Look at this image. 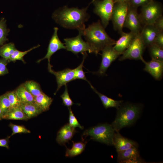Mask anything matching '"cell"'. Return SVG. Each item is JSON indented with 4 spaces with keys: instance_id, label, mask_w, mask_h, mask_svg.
Instances as JSON below:
<instances>
[{
    "instance_id": "1",
    "label": "cell",
    "mask_w": 163,
    "mask_h": 163,
    "mask_svg": "<svg viewBox=\"0 0 163 163\" xmlns=\"http://www.w3.org/2000/svg\"><path fill=\"white\" fill-rule=\"evenodd\" d=\"M88 8L79 9L64 6L55 11L52 18L64 28L83 31L85 28V23L90 17L87 12Z\"/></svg>"
},
{
    "instance_id": "2",
    "label": "cell",
    "mask_w": 163,
    "mask_h": 163,
    "mask_svg": "<svg viewBox=\"0 0 163 163\" xmlns=\"http://www.w3.org/2000/svg\"><path fill=\"white\" fill-rule=\"evenodd\" d=\"M105 29L99 20L89 25L83 31V35L96 55L106 47L115 44L116 41L107 34Z\"/></svg>"
},
{
    "instance_id": "3",
    "label": "cell",
    "mask_w": 163,
    "mask_h": 163,
    "mask_svg": "<svg viewBox=\"0 0 163 163\" xmlns=\"http://www.w3.org/2000/svg\"><path fill=\"white\" fill-rule=\"evenodd\" d=\"M142 108L139 104L122 103L117 109L116 118L111 124L115 132L134 123L140 116Z\"/></svg>"
},
{
    "instance_id": "4",
    "label": "cell",
    "mask_w": 163,
    "mask_h": 163,
    "mask_svg": "<svg viewBox=\"0 0 163 163\" xmlns=\"http://www.w3.org/2000/svg\"><path fill=\"white\" fill-rule=\"evenodd\" d=\"M115 133L111 124L104 123L99 124L86 130L82 136H89L90 139L94 141L108 145H113Z\"/></svg>"
},
{
    "instance_id": "5",
    "label": "cell",
    "mask_w": 163,
    "mask_h": 163,
    "mask_svg": "<svg viewBox=\"0 0 163 163\" xmlns=\"http://www.w3.org/2000/svg\"><path fill=\"white\" fill-rule=\"evenodd\" d=\"M163 8L159 2L152 0L146 5L141 7L139 14L142 24H153L156 20L162 15Z\"/></svg>"
},
{
    "instance_id": "6",
    "label": "cell",
    "mask_w": 163,
    "mask_h": 163,
    "mask_svg": "<svg viewBox=\"0 0 163 163\" xmlns=\"http://www.w3.org/2000/svg\"><path fill=\"white\" fill-rule=\"evenodd\" d=\"M146 46L141 37L140 33L136 35L131 44L122 54L119 60L126 59L140 60Z\"/></svg>"
},
{
    "instance_id": "7",
    "label": "cell",
    "mask_w": 163,
    "mask_h": 163,
    "mask_svg": "<svg viewBox=\"0 0 163 163\" xmlns=\"http://www.w3.org/2000/svg\"><path fill=\"white\" fill-rule=\"evenodd\" d=\"M94 5V12L100 18L104 28L109 24L114 3L113 0H96L91 2Z\"/></svg>"
},
{
    "instance_id": "8",
    "label": "cell",
    "mask_w": 163,
    "mask_h": 163,
    "mask_svg": "<svg viewBox=\"0 0 163 163\" xmlns=\"http://www.w3.org/2000/svg\"><path fill=\"white\" fill-rule=\"evenodd\" d=\"M129 7L128 2H118L114 3L111 20L114 29L120 34L123 32V24Z\"/></svg>"
},
{
    "instance_id": "9",
    "label": "cell",
    "mask_w": 163,
    "mask_h": 163,
    "mask_svg": "<svg viewBox=\"0 0 163 163\" xmlns=\"http://www.w3.org/2000/svg\"><path fill=\"white\" fill-rule=\"evenodd\" d=\"M83 31H79L78 34L75 37L64 39V44L67 50L75 54L79 53L82 54L86 51L89 53H93V50L89 44L82 39Z\"/></svg>"
},
{
    "instance_id": "10",
    "label": "cell",
    "mask_w": 163,
    "mask_h": 163,
    "mask_svg": "<svg viewBox=\"0 0 163 163\" xmlns=\"http://www.w3.org/2000/svg\"><path fill=\"white\" fill-rule=\"evenodd\" d=\"M142 24L137 8L129 5L123 27L128 28L130 32L136 34L140 33L142 28Z\"/></svg>"
},
{
    "instance_id": "11",
    "label": "cell",
    "mask_w": 163,
    "mask_h": 163,
    "mask_svg": "<svg viewBox=\"0 0 163 163\" xmlns=\"http://www.w3.org/2000/svg\"><path fill=\"white\" fill-rule=\"evenodd\" d=\"M102 60L99 70L95 73L103 75L112 63L121 55L114 49L112 46H108L102 51Z\"/></svg>"
},
{
    "instance_id": "12",
    "label": "cell",
    "mask_w": 163,
    "mask_h": 163,
    "mask_svg": "<svg viewBox=\"0 0 163 163\" xmlns=\"http://www.w3.org/2000/svg\"><path fill=\"white\" fill-rule=\"evenodd\" d=\"M58 28H54V33L50 40L47 49V52L45 56L43 58L38 60L37 63H40L45 59L48 60V69L49 71L52 69V66L50 64V59L52 56L58 50L61 49H66L64 43H62L59 39L58 35Z\"/></svg>"
},
{
    "instance_id": "13",
    "label": "cell",
    "mask_w": 163,
    "mask_h": 163,
    "mask_svg": "<svg viewBox=\"0 0 163 163\" xmlns=\"http://www.w3.org/2000/svg\"><path fill=\"white\" fill-rule=\"evenodd\" d=\"M138 146H135L126 150L117 152V160L119 163H143L145 161L140 155Z\"/></svg>"
},
{
    "instance_id": "14",
    "label": "cell",
    "mask_w": 163,
    "mask_h": 163,
    "mask_svg": "<svg viewBox=\"0 0 163 163\" xmlns=\"http://www.w3.org/2000/svg\"><path fill=\"white\" fill-rule=\"evenodd\" d=\"M75 69H72L66 68L62 70L56 72L53 70L49 72L56 77L57 84V88L55 94L62 86L66 85L68 83L75 80Z\"/></svg>"
},
{
    "instance_id": "15",
    "label": "cell",
    "mask_w": 163,
    "mask_h": 163,
    "mask_svg": "<svg viewBox=\"0 0 163 163\" xmlns=\"http://www.w3.org/2000/svg\"><path fill=\"white\" fill-rule=\"evenodd\" d=\"M145 64L144 70L149 73L155 79L159 80L162 77L163 72V61L152 59L145 61L142 57L141 59Z\"/></svg>"
},
{
    "instance_id": "16",
    "label": "cell",
    "mask_w": 163,
    "mask_h": 163,
    "mask_svg": "<svg viewBox=\"0 0 163 163\" xmlns=\"http://www.w3.org/2000/svg\"><path fill=\"white\" fill-rule=\"evenodd\" d=\"M113 145L115 147L117 153L126 150L132 146H138L136 142L122 136L119 132L115 133Z\"/></svg>"
},
{
    "instance_id": "17",
    "label": "cell",
    "mask_w": 163,
    "mask_h": 163,
    "mask_svg": "<svg viewBox=\"0 0 163 163\" xmlns=\"http://www.w3.org/2000/svg\"><path fill=\"white\" fill-rule=\"evenodd\" d=\"M160 31L153 24L144 25L140 34L146 46L154 43L155 38Z\"/></svg>"
},
{
    "instance_id": "18",
    "label": "cell",
    "mask_w": 163,
    "mask_h": 163,
    "mask_svg": "<svg viewBox=\"0 0 163 163\" xmlns=\"http://www.w3.org/2000/svg\"><path fill=\"white\" fill-rule=\"evenodd\" d=\"M120 35L121 37L116 41L113 47L116 51L122 55L128 47L136 34L131 32L128 33L123 32Z\"/></svg>"
},
{
    "instance_id": "19",
    "label": "cell",
    "mask_w": 163,
    "mask_h": 163,
    "mask_svg": "<svg viewBox=\"0 0 163 163\" xmlns=\"http://www.w3.org/2000/svg\"><path fill=\"white\" fill-rule=\"evenodd\" d=\"M76 132L75 128L71 126L69 123H67L58 132L56 141L60 145H65L66 143L71 139Z\"/></svg>"
},
{
    "instance_id": "20",
    "label": "cell",
    "mask_w": 163,
    "mask_h": 163,
    "mask_svg": "<svg viewBox=\"0 0 163 163\" xmlns=\"http://www.w3.org/2000/svg\"><path fill=\"white\" fill-rule=\"evenodd\" d=\"M90 85L91 88L98 95L105 109L115 107L117 109L123 103V101H117L109 98L98 91L91 84Z\"/></svg>"
},
{
    "instance_id": "21",
    "label": "cell",
    "mask_w": 163,
    "mask_h": 163,
    "mask_svg": "<svg viewBox=\"0 0 163 163\" xmlns=\"http://www.w3.org/2000/svg\"><path fill=\"white\" fill-rule=\"evenodd\" d=\"M53 99L43 92L34 97V103L42 112L48 110Z\"/></svg>"
},
{
    "instance_id": "22",
    "label": "cell",
    "mask_w": 163,
    "mask_h": 163,
    "mask_svg": "<svg viewBox=\"0 0 163 163\" xmlns=\"http://www.w3.org/2000/svg\"><path fill=\"white\" fill-rule=\"evenodd\" d=\"M2 119L27 120L29 118L20 107L11 108L3 116Z\"/></svg>"
},
{
    "instance_id": "23",
    "label": "cell",
    "mask_w": 163,
    "mask_h": 163,
    "mask_svg": "<svg viewBox=\"0 0 163 163\" xmlns=\"http://www.w3.org/2000/svg\"><path fill=\"white\" fill-rule=\"evenodd\" d=\"M21 107L29 119L37 116L43 112L35 103H22Z\"/></svg>"
},
{
    "instance_id": "24",
    "label": "cell",
    "mask_w": 163,
    "mask_h": 163,
    "mask_svg": "<svg viewBox=\"0 0 163 163\" xmlns=\"http://www.w3.org/2000/svg\"><path fill=\"white\" fill-rule=\"evenodd\" d=\"M14 91L22 103H34V97L26 89L23 84Z\"/></svg>"
},
{
    "instance_id": "25",
    "label": "cell",
    "mask_w": 163,
    "mask_h": 163,
    "mask_svg": "<svg viewBox=\"0 0 163 163\" xmlns=\"http://www.w3.org/2000/svg\"><path fill=\"white\" fill-rule=\"evenodd\" d=\"M73 143L72 147L71 149L66 147L65 156L72 157L81 154L85 148L86 142H80Z\"/></svg>"
},
{
    "instance_id": "26",
    "label": "cell",
    "mask_w": 163,
    "mask_h": 163,
    "mask_svg": "<svg viewBox=\"0 0 163 163\" xmlns=\"http://www.w3.org/2000/svg\"><path fill=\"white\" fill-rule=\"evenodd\" d=\"M22 84L26 89L34 97L43 92L40 85L34 81H27Z\"/></svg>"
},
{
    "instance_id": "27",
    "label": "cell",
    "mask_w": 163,
    "mask_h": 163,
    "mask_svg": "<svg viewBox=\"0 0 163 163\" xmlns=\"http://www.w3.org/2000/svg\"><path fill=\"white\" fill-rule=\"evenodd\" d=\"M152 59L163 61V48L153 43L148 46Z\"/></svg>"
},
{
    "instance_id": "28",
    "label": "cell",
    "mask_w": 163,
    "mask_h": 163,
    "mask_svg": "<svg viewBox=\"0 0 163 163\" xmlns=\"http://www.w3.org/2000/svg\"><path fill=\"white\" fill-rule=\"evenodd\" d=\"M16 49L13 43H10L3 45L0 47V56L9 61L11 56Z\"/></svg>"
},
{
    "instance_id": "29",
    "label": "cell",
    "mask_w": 163,
    "mask_h": 163,
    "mask_svg": "<svg viewBox=\"0 0 163 163\" xmlns=\"http://www.w3.org/2000/svg\"><path fill=\"white\" fill-rule=\"evenodd\" d=\"M40 46V45L38 44L37 46H34L30 49L24 51H21L16 49L11 56L9 60V62H14L17 60H19L21 61L23 63H25L26 62L23 59L24 56L28 52L34 49L39 47Z\"/></svg>"
},
{
    "instance_id": "30",
    "label": "cell",
    "mask_w": 163,
    "mask_h": 163,
    "mask_svg": "<svg viewBox=\"0 0 163 163\" xmlns=\"http://www.w3.org/2000/svg\"><path fill=\"white\" fill-rule=\"evenodd\" d=\"M6 20L4 18L0 20V46L8 41L7 36L9 31V30L7 29L6 24Z\"/></svg>"
},
{
    "instance_id": "31",
    "label": "cell",
    "mask_w": 163,
    "mask_h": 163,
    "mask_svg": "<svg viewBox=\"0 0 163 163\" xmlns=\"http://www.w3.org/2000/svg\"><path fill=\"white\" fill-rule=\"evenodd\" d=\"M0 107L3 116L11 109L10 103L6 93L0 96Z\"/></svg>"
},
{
    "instance_id": "32",
    "label": "cell",
    "mask_w": 163,
    "mask_h": 163,
    "mask_svg": "<svg viewBox=\"0 0 163 163\" xmlns=\"http://www.w3.org/2000/svg\"><path fill=\"white\" fill-rule=\"evenodd\" d=\"M6 94L10 103L11 108L21 107L22 103L14 91Z\"/></svg>"
},
{
    "instance_id": "33",
    "label": "cell",
    "mask_w": 163,
    "mask_h": 163,
    "mask_svg": "<svg viewBox=\"0 0 163 163\" xmlns=\"http://www.w3.org/2000/svg\"><path fill=\"white\" fill-rule=\"evenodd\" d=\"M82 54L83 55V59L81 64L75 69V79H81L85 80L87 82L90 84V82L87 80L85 73L83 70V66L85 59L87 56V53L85 52Z\"/></svg>"
},
{
    "instance_id": "34",
    "label": "cell",
    "mask_w": 163,
    "mask_h": 163,
    "mask_svg": "<svg viewBox=\"0 0 163 163\" xmlns=\"http://www.w3.org/2000/svg\"><path fill=\"white\" fill-rule=\"evenodd\" d=\"M9 126L12 130L11 136L17 133H29L31 132L30 130L27 129L24 126L17 125L11 123L9 125Z\"/></svg>"
},
{
    "instance_id": "35",
    "label": "cell",
    "mask_w": 163,
    "mask_h": 163,
    "mask_svg": "<svg viewBox=\"0 0 163 163\" xmlns=\"http://www.w3.org/2000/svg\"><path fill=\"white\" fill-rule=\"evenodd\" d=\"M65 90L64 93L61 96L63 103L64 105L68 108L71 107L75 104L72 101L69 96L67 87L66 85H65Z\"/></svg>"
},
{
    "instance_id": "36",
    "label": "cell",
    "mask_w": 163,
    "mask_h": 163,
    "mask_svg": "<svg viewBox=\"0 0 163 163\" xmlns=\"http://www.w3.org/2000/svg\"><path fill=\"white\" fill-rule=\"evenodd\" d=\"M69 111V124L72 127L75 128L78 127L80 129H82L84 127L79 123L75 117L71 109V107L68 108Z\"/></svg>"
},
{
    "instance_id": "37",
    "label": "cell",
    "mask_w": 163,
    "mask_h": 163,
    "mask_svg": "<svg viewBox=\"0 0 163 163\" xmlns=\"http://www.w3.org/2000/svg\"><path fill=\"white\" fill-rule=\"evenodd\" d=\"M152 0H129L128 3L129 5L135 7H142L145 5Z\"/></svg>"
},
{
    "instance_id": "38",
    "label": "cell",
    "mask_w": 163,
    "mask_h": 163,
    "mask_svg": "<svg viewBox=\"0 0 163 163\" xmlns=\"http://www.w3.org/2000/svg\"><path fill=\"white\" fill-rule=\"evenodd\" d=\"M9 62L8 60L4 58L0 59V76L8 73V71L6 66Z\"/></svg>"
},
{
    "instance_id": "39",
    "label": "cell",
    "mask_w": 163,
    "mask_h": 163,
    "mask_svg": "<svg viewBox=\"0 0 163 163\" xmlns=\"http://www.w3.org/2000/svg\"><path fill=\"white\" fill-rule=\"evenodd\" d=\"M154 43L163 48V31H160L156 37Z\"/></svg>"
},
{
    "instance_id": "40",
    "label": "cell",
    "mask_w": 163,
    "mask_h": 163,
    "mask_svg": "<svg viewBox=\"0 0 163 163\" xmlns=\"http://www.w3.org/2000/svg\"><path fill=\"white\" fill-rule=\"evenodd\" d=\"M160 31H163V17L162 15L158 18L153 24Z\"/></svg>"
},
{
    "instance_id": "41",
    "label": "cell",
    "mask_w": 163,
    "mask_h": 163,
    "mask_svg": "<svg viewBox=\"0 0 163 163\" xmlns=\"http://www.w3.org/2000/svg\"><path fill=\"white\" fill-rule=\"evenodd\" d=\"M10 136H8L5 139H0V146L9 149V139Z\"/></svg>"
},
{
    "instance_id": "42",
    "label": "cell",
    "mask_w": 163,
    "mask_h": 163,
    "mask_svg": "<svg viewBox=\"0 0 163 163\" xmlns=\"http://www.w3.org/2000/svg\"><path fill=\"white\" fill-rule=\"evenodd\" d=\"M114 3L118 2H128L129 0H113Z\"/></svg>"
},
{
    "instance_id": "43",
    "label": "cell",
    "mask_w": 163,
    "mask_h": 163,
    "mask_svg": "<svg viewBox=\"0 0 163 163\" xmlns=\"http://www.w3.org/2000/svg\"><path fill=\"white\" fill-rule=\"evenodd\" d=\"M3 114L0 107V120L2 119Z\"/></svg>"
},
{
    "instance_id": "44",
    "label": "cell",
    "mask_w": 163,
    "mask_h": 163,
    "mask_svg": "<svg viewBox=\"0 0 163 163\" xmlns=\"http://www.w3.org/2000/svg\"><path fill=\"white\" fill-rule=\"evenodd\" d=\"M95 0H92V2H94V1H95Z\"/></svg>"
}]
</instances>
